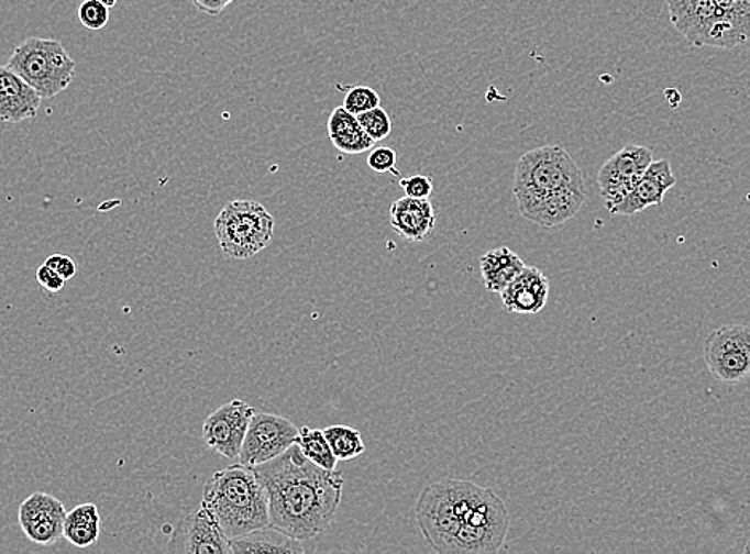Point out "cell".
Masks as SVG:
<instances>
[{
	"instance_id": "cell-22",
	"label": "cell",
	"mask_w": 750,
	"mask_h": 554,
	"mask_svg": "<svg viewBox=\"0 0 750 554\" xmlns=\"http://www.w3.org/2000/svg\"><path fill=\"white\" fill-rule=\"evenodd\" d=\"M296 444L302 454L318 467L324 468V470H335L338 457L332 453L323 430L300 426Z\"/></svg>"
},
{
	"instance_id": "cell-7",
	"label": "cell",
	"mask_w": 750,
	"mask_h": 554,
	"mask_svg": "<svg viewBox=\"0 0 750 554\" xmlns=\"http://www.w3.org/2000/svg\"><path fill=\"white\" fill-rule=\"evenodd\" d=\"M416 517L424 540L434 552L448 554L462 522L455 510L452 479L428 486L416 505Z\"/></svg>"
},
{
	"instance_id": "cell-20",
	"label": "cell",
	"mask_w": 750,
	"mask_h": 554,
	"mask_svg": "<svg viewBox=\"0 0 750 554\" xmlns=\"http://www.w3.org/2000/svg\"><path fill=\"white\" fill-rule=\"evenodd\" d=\"M479 266L487 291L500 295L506 286L521 274L526 264L518 254L506 248V246H501V248L490 250L484 254L481 257Z\"/></svg>"
},
{
	"instance_id": "cell-28",
	"label": "cell",
	"mask_w": 750,
	"mask_h": 554,
	"mask_svg": "<svg viewBox=\"0 0 750 554\" xmlns=\"http://www.w3.org/2000/svg\"><path fill=\"white\" fill-rule=\"evenodd\" d=\"M396 162H398V155H396L391 147L387 146L375 147V149L371 151L370 157H367V165L378 175L391 173V175L398 176Z\"/></svg>"
},
{
	"instance_id": "cell-13",
	"label": "cell",
	"mask_w": 750,
	"mask_h": 554,
	"mask_svg": "<svg viewBox=\"0 0 750 554\" xmlns=\"http://www.w3.org/2000/svg\"><path fill=\"white\" fill-rule=\"evenodd\" d=\"M519 213L541 228L553 229L565 224L578 214L585 203L586 192L559 190L551 193H518Z\"/></svg>"
},
{
	"instance_id": "cell-8",
	"label": "cell",
	"mask_w": 750,
	"mask_h": 554,
	"mask_svg": "<svg viewBox=\"0 0 750 554\" xmlns=\"http://www.w3.org/2000/svg\"><path fill=\"white\" fill-rule=\"evenodd\" d=\"M297 435L299 429L291 420L268 412H254L239 455L240 464L251 468L267 464L296 444Z\"/></svg>"
},
{
	"instance_id": "cell-2",
	"label": "cell",
	"mask_w": 750,
	"mask_h": 554,
	"mask_svg": "<svg viewBox=\"0 0 750 554\" xmlns=\"http://www.w3.org/2000/svg\"><path fill=\"white\" fill-rule=\"evenodd\" d=\"M201 507L230 540L271 525L267 490L254 468L242 464L230 465L208 479Z\"/></svg>"
},
{
	"instance_id": "cell-24",
	"label": "cell",
	"mask_w": 750,
	"mask_h": 554,
	"mask_svg": "<svg viewBox=\"0 0 750 554\" xmlns=\"http://www.w3.org/2000/svg\"><path fill=\"white\" fill-rule=\"evenodd\" d=\"M360 125L363 126L364 132L373 137L374 143L384 141L385 137L390 136L391 119L384 108H374L371 111L363 112L359 115Z\"/></svg>"
},
{
	"instance_id": "cell-27",
	"label": "cell",
	"mask_w": 750,
	"mask_h": 554,
	"mask_svg": "<svg viewBox=\"0 0 750 554\" xmlns=\"http://www.w3.org/2000/svg\"><path fill=\"white\" fill-rule=\"evenodd\" d=\"M77 16L87 30L101 31L109 23V9L99 0H84L77 10Z\"/></svg>"
},
{
	"instance_id": "cell-17",
	"label": "cell",
	"mask_w": 750,
	"mask_h": 554,
	"mask_svg": "<svg viewBox=\"0 0 750 554\" xmlns=\"http://www.w3.org/2000/svg\"><path fill=\"white\" fill-rule=\"evenodd\" d=\"M390 224L406 242H424L433 235L437 211L430 199L406 196L391 204Z\"/></svg>"
},
{
	"instance_id": "cell-15",
	"label": "cell",
	"mask_w": 750,
	"mask_h": 554,
	"mask_svg": "<svg viewBox=\"0 0 750 554\" xmlns=\"http://www.w3.org/2000/svg\"><path fill=\"white\" fill-rule=\"evenodd\" d=\"M42 98L9 66H0V122L21 123L35 119Z\"/></svg>"
},
{
	"instance_id": "cell-1",
	"label": "cell",
	"mask_w": 750,
	"mask_h": 554,
	"mask_svg": "<svg viewBox=\"0 0 750 554\" xmlns=\"http://www.w3.org/2000/svg\"><path fill=\"white\" fill-rule=\"evenodd\" d=\"M254 472L267 490L272 528L307 542L334 521L345 485L342 472L318 467L297 444Z\"/></svg>"
},
{
	"instance_id": "cell-29",
	"label": "cell",
	"mask_w": 750,
	"mask_h": 554,
	"mask_svg": "<svg viewBox=\"0 0 750 554\" xmlns=\"http://www.w3.org/2000/svg\"><path fill=\"white\" fill-rule=\"evenodd\" d=\"M399 186L405 190L406 196L412 199H430L433 193V181L430 176L416 175L410 178L399 179Z\"/></svg>"
},
{
	"instance_id": "cell-18",
	"label": "cell",
	"mask_w": 750,
	"mask_h": 554,
	"mask_svg": "<svg viewBox=\"0 0 750 554\" xmlns=\"http://www.w3.org/2000/svg\"><path fill=\"white\" fill-rule=\"evenodd\" d=\"M716 48H735L750 38V0H714Z\"/></svg>"
},
{
	"instance_id": "cell-19",
	"label": "cell",
	"mask_w": 750,
	"mask_h": 554,
	"mask_svg": "<svg viewBox=\"0 0 750 554\" xmlns=\"http://www.w3.org/2000/svg\"><path fill=\"white\" fill-rule=\"evenodd\" d=\"M232 554L240 553H271V554H302L306 552L302 542L289 538L278 529L268 528L257 529L250 534L230 540Z\"/></svg>"
},
{
	"instance_id": "cell-14",
	"label": "cell",
	"mask_w": 750,
	"mask_h": 554,
	"mask_svg": "<svg viewBox=\"0 0 750 554\" xmlns=\"http://www.w3.org/2000/svg\"><path fill=\"white\" fill-rule=\"evenodd\" d=\"M675 176L672 175L671 162H652L635 189L611 208V214L620 217H635L649 207H658L663 203L669 189L675 186Z\"/></svg>"
},
{
	"instance_id": "cell-16",
	"label": "cell",
	"mask_w": 750,
	"mask_h": 554,
	"mask_svg": "<svg viewBox=\"0 0 750 554\" xmlns=\"http://www.w3.org/2000/svg\"><path fill=\"white\" fill-rule=\"evenodd\" d=\"M501 302L509 313L536 315L547 306L550 280L544 272L526 266L521 274L500 292Z\"/></svg>"
},
{
	"instance_id": "cell-21",
	"label": "cell",
	"mask_w": 750,
	"mask_h": 554,
	"mask_svg": "<svg viewBox=\"0 0 750 554\" xmlns=\"http://www.w3.org/2000/svg\"><path fill=\"white\" fill-rule=\"evenodd\" d=\"M99 532H101V517H99L97 505L82 503L66 514L63 538L70 545L77 549H88L98 542Z\"/></svg>"
},
{
	"instance_id": "cell-26",
	"label": "cell",
	"mask_w": 750,
	"mask_h": 554,
	"mask_svg": "<svg viewBox=\"0 0 750 554\" xmlns=\"http://www.w3.org/2000/svg\"><path fill=\"white\" fill-rule=\"evenodd\" d=\"M361 129L363 126L360 125L359 118L353 115L352 112L346 111L343 106L342 108H335L328 120V133L332 143L342 140V137L353 135V133L360 132Z\"/></svg>"
},
{
	"instance_id": "cell-34",
	"label": "cell",
	"mask_w": 750,
	"mask_h": 554,
	"mask_svg": "<svg viewBox=\"0 0 750 554\" xmlns=\"http://www.w3.org/2000/svg\"><path fill=\"white\" fill-rule=\"evenodd\" d=\"M745 553L750 554V540H749L748 545H746Z\"/></svg>"
},
{
	"instance_id": "cell-11",
	"label": "cell",
	"mask_w": 750,
	"mask_h": 554,
	"mask_svg": "<svg viewBox=\"0 0 750 554\" xmlns=\"http://www.w3.org/2000/svg\"><path fill=\"white\" fill-rule=\"evenodd\" d=\"M254 409L242 400L229 401L216 409L203 423V440L214 453L239 458Z\"/></svg>"
},
{
	"instance_id": "cell-25",
	"label": "cell",
	"mask_w": 750,
	"mask_h": 554,
	"mask_svg": "<svg viewBox=\"0 0 750 554\" xmlns=\"http://www.w3.org/2000/svg\"><path fill=\"white\" fill-rule=\"evenodd\" d=\"M378 106H380V97H378L377 91L373 90V88L364 87V85L350 88L346 91L345 100H343V108L352 112L356 118L363 114V112L378 108Z\"/></svg>"
},
{
	"instance_id": "cell-31",
	"label": "cell",
	"mask_w": 750,
	"mask_h": 554,
	"mask_svg": "<svg viewBox=\"0 0 750 554\" xmlns=\"http://www.w3.org/2000/svg\"><path fill=\"white\" fill-rule=\"evenodd\" d=\"M230 2L233 0H194V5L207 15L218 16L224 12Z\"/></svg>"
},
{
	"instance_id": "cell-5",
	"label": "cell",
	"mask_w": 750,
	"mask_h": 554,
	"mask_svg": "<svg viewBox=\"0 0 750 554\" xmlns=\"http://www.w3.org/2000/svg\"><path fill=\"white\" fill-rule=\"evenodd\" d=\"M559 190L586 192L582 169L561 146H541L519 158L512 192L551 193Z\"/></svg>"
},
{
	"instance_id": "cell-9",
	"label": "cell",
	"mask_w": 750,
	"mask_h": 554,
	"mask_svg": "<svg viewBox=\"0 0 750 554\" xmlns=\"http://www.w3.org/2000/svg\"><path fill=\"white\" fill-rule=\"evenodd\" d=\"M652 162V149L636 144H628L605 162L597 176V182L608 211L635 189Z\"/></svg>"
},
{
	"instance_id": "cell-33",
	"label": "cell",
	"mask_w": 750,
	"mask_h": 554,
	"mask_svg": "<svg viewBox=\"0 0 750 554\" xmlns=\"http://www.w3.org/2000/svg\"><path fill=\"white\" fill-rule=\"evenodd\" d=\"M99 2H101L102 5L108 7V9H111V7L117 5V2H119V0H99Z\"/></svg>"
},
{
	"instance_id": "cell-30",
	"label": "cell",
	"mask_w": 750,
	"mask_h": 554,
	"mask_svg": "<svg viewBox=\"0 0 750 554\" xmlns=\"http://www.w3.org/2000/svg\"><path fill=\"white\" fill-rule=\"evenodd\" d=\"M45 264H47L48 267H52L53 270L58 272L66 281L76 277L77 264L73 257L63 256V254H53V256L47 257Z\"/></svg>"
},
{
	"instance_id": "cell-3",
	"label": "cell",
	"mask_w": 750,
	"mask_h": 554,
	"mask_svg": "<svg viewBox=\"0 0 750 554\" xmlns=\"http://www.w3.org/2000/svg\"><path fill=\"white\" fill-rule=\"evenodd\" d=\"M7 66L23 77L42 100L63 93L76 74V62L55 38H26L12 52Z\"/></svg>"
},
{
	"instance_id": "cell-23",
	"label": "cell",
	"mask_w": 750,
	"mask_h": 554,
	"mask_svg": "<svg viewBox=\"0 0 750 554\" xmlns=\"http://www.w3.org/2000/svg\"><path fill=\"white\" fill-rule=\"evenodd\" d=\"M323 432L338 461H352L366 451L363 436L359 430L352 429V426L331 425Z\"/></svg>"
},
{
	"instance_id": "cell-12",
	"label": "cell",
	"mask_w": 750,
	"mask_h": 554,
	"mask_svg": "<svg viewBox=\"0 0 750 554\" xmlns=\"http://www.w3.org/2000/svg\"><path fill=\"white\" fill-rule=\"evenodd\" d=\"M65 505L47 492H34L18 511L21 529L38 545H53L65 534Z\"/></svg>"
},
{
	"instance_id": "cell-6",
	"label": "cell",
	"mask_w": 750,
	"mask_h": 554,
	"mask_svg": "<svg viewBox=\"0 0 750 554\" xmlns=\"http://www.w3.org/2000/svg\"><path fill=\"white\" fill-rule=\"evenodd\" d=\"M704 362L714 377L724 384H739L750 376V328L725 324L717 328L704 344Z\"/></svg>"
},
{
	"instance_id": "cell-4",
	"label": "cell",
	"mask_w": 750,
	"mask_h": 554,
	"mask_svg": "<svg viewBox=\"0 0 750 554\" xmlns=\"http://www.w3.org/2000/svg\"><path fill=\"white\" fill-rule=\"evenodd\" d=\"M274 217L254 200H233L214 221L216 239L222 253L232 259H250L271 245Z\"/></svg>"
},
{
	"instance_id": "cell-32",
	"label": "cell",
	"mask_w": 750,
	"mask_h": 554,
	"mask_svg": "<svg viewBox=\"0 0 750 554\" xmlns=\"http://www.w3.org/2000/svg\"><path fill=\"white\" fill-rule=\"evenodd\" d=\"M65 278H63L62 275L56 272L55 275H52V277L48 278L47 284L42 286V288L47 289L48 292L55 295V292L62 291V289L65 288Z\"/></svg>"
},
{
	"instance_id": "cell-10",
	"label": "cell",
	"mask_w": 750,
	"mask_h": 554,
	"mask_svg": "<svg viewBox=\"0 0 750 554\" xmlns=\"http://www.w3.org/2000/svg\"><path fill=\"white\" fill-rule=\"evenodd\" d=\"M166 550L180 554H232L230 539L203 507L176 524Z\"/></svg>"
}]
</instances>
